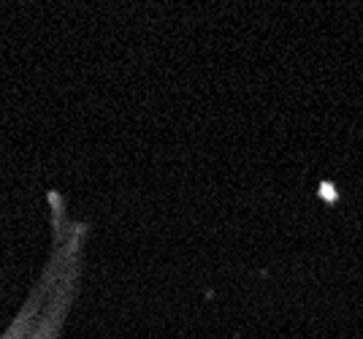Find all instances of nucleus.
I'll return each instance as SVG.
<instances>
[{"label": "nucleus", "mask_w": 363, "mask_h": 339, "mask_svg": "<svg viewBox=\"0 0 363 339\" xmlns=\"http://www.w3.org/2000/svg\"><path fill=\"white\" fill-rule=\"evenodd\" d=\"M70 291L73 271L63 269L60 261L49 263L41 282L27 296L8 328L0 334V339H57L70 307Z\"/></svg>", "instance_id": "f257e3e1"}]
</instances>
